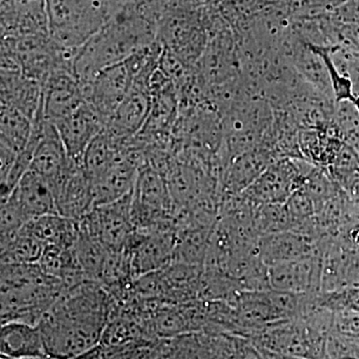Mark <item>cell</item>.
<instances>
[{
  "mask_svg": "<svg viewBox=\"0 0 359 359\" xmlns=\"http://www.w3.org/2000/svg\"><path fill=\"white\" fill-rule=\"evenodd\" d=\"M112 301L99 283L86 280L65 290L39 323L47 354L71 359L100 344Z\"/></svg>",
  "mask_w": 359,
  "mask_h": 359,
  "instance_id": "cell-1",
  "label": "cell"
},
{
  "mask_svg": "<svg viewBox=\"0 0 359 359\" xmlns=\"http://www.w3.org/2000/svg\"><path fill=\"white\" fill-rule=\"evenodd\" d=\"M157 32V20L145 11L137 6L123 8L77 49L73 59V73L82 85L88 83L101 71L155 43Z\"/></svg>",
  "mask_w": 359,
  "mask_h": 359,
  "instance_id": "cell-2",
  "label": "cell"
},
{
  "mask_svg": "<svg viewBox=\"0 0 359 359\" xmlns=\"http://www.w3.org/2000/svg\"><path fill=\"white\" fill-rule=\"evenodd\" d=\"M65 290L39 264H1V325L18 321L39 325Z\"/></svg>",
  "mask_w": 359,
  "mask_h": 359,
  "instance_id": "cell-3",
  "label": "cell"
},
{
  "mask_svg": "<svg viewBox=\"0 0 359 359\" xmlns=\"http://www.w3.org/2000/svg\"><path fill=\"white\" fill-rule=\"evenodd\" d=\"M51 39L77 50L109 22L115 14L109 0H46Z\"/></svg>",
  "mask_w": 359,
  "mask_h": 359,
  "instance_id": "cell-4",
  "label": "cell"
},
{
  "mask_svg": "<svg viewBox=\"0 0 359 359\" xmlns=\"http://www.w3.org/2000/svg\"><path fill=\"white\" fill-rule=\"evenodd\" d=\"M75 52L61 47L49 34L1 37V69L20 70L44 86L57 71L73 72Z\"/></svg>",
  "mask_w": 359,
  "mask_h": 359,
  "instance_id": "cell-5",
  "label": "cell"
},
{
  "mask_svg": "<svg viewBox=\"0 0 359 359\" xmlns=\"http://www.w3.org/2000/svg\"><path fill=\"white\" fill-rule=\"evenodd\" d=\"M255 344L266 349L304 359H327V334L325 327L306 321L287 320L259 330Z\"/></svg>",
  "mask_w": 359,
  "mask_h": 359,
  "instance_id": "cell-6",
  "label": "cell"
},
{
  "mask_svg": "<svg viewBox=\"0 0 359 359\" xmlns=\"http://www.w3.org/2000/svg\"><path fill=\"white\" fill-rule=\"evenodd\" d=\"M132 199L133 192L121 199L95 205L86 216L78 219L79 230L97 238L109 252L125 250L135 231Z\"/></svg>",
  "mask_w": 359,
  "mask_h": 359,
  "instance_id": "cell-7",
  "label": "cell"
},
{
  "mask_svg": "<svg viewBox=\"0 0 359 359\" xmlns=\"http://www.w3.org/2000/svg\"><path fill=\"white\" fill-rule=\"evenodd\" d=\"M145 152L131 138L128 147L99 178L92 181L95 205L107 204L133 192Z\"/></svg>",
  "mask_w": 359,
  "mask_h": 359,
  "instance_id": "cell-8",
  "label": "cell"
},
{
  "mask_svg": "<svg viewBox=\"0 0 359 359\" xmlns=\"http://www.w3.org/2000/svg\"><path fill=\"white\" fill-rule=\"evenodd\" d=\"M134 76L125 61L99 72L83 85L85 99L107 123L128 93Z\"/></svg>",
  "mask_w": 359,
  "mask_h": 359,
  "instance_id": "cell-9",
  "label": "cell"
},
{
  "mask_svg": "<svg viewBox=\"0 0 359 359\" xmlns=\"http://www.w3.org/2000/svg\"><path fill=\"white\" fill-rule=\"evenodd\" d=\"M61 216L80 219L95 207L93 185L80 163H71L51 187Z\"/></svg>",
  "mask_w": 359,
  "mask_h": 359,
  "instance_id": "cell-10",
  "label": "cell"
},
{
  "mask_svg": "<svg viewBox=\"0 0 359 359\" xmlns=\"http://www.w3.org/2000/svg\"><path fill=\"white\" fill-rule=\"evenodd\" d=\"M173 249L174 238L169 230L153 233L134 231L125 249L131 261L134 278L165 268L169 264Z\"/></svg>",
  "mask_w": 359,
  "mask_h": 359,
  "instance_id": "cell-11",
  "label": "cell"
},
{
  "mask_svg": "<svg viewBox=\"0 0 359 359\" xmlns=\"http://www.w3.org/2000/svg\"><path fill=\"white\" fill-rule=\"evenodd\" d=\"M54 125L71 159L82 164L87 148L105 128L106 122L89 103L85 102Z\"/></svg>",
  "mask_w": 359,
  "mask_h": 359,
  "instance_id": "cell-12",
  "label": "cell"
},
{
  "mask_svg": "<svg viewBox=\"0 0 359 359\" xmlns=\"http://www.w3.org/2000/svg\"><path fill=\"white\" fill-rule=\"evenodd\" d=\"M85 102L83 85L71 71H57L44 83L42 112L47 121L54 124Z\"/></svg>",
  "mask_w": 359,
  "mask_h": 359,
  "instance_id": "cell-13",
  "label": "cell"
},
{
  "mask_svg": "<svg viewBox=\"0 0 359 359\" xmlns=\"http://www.w3.org/2000/svg\"><path fill=\"white\" fill-rule=\"evenodd\" d=\"M1 37L49 34L46 0H1Z\"/></svg>",
  "mask_w": 359,
  "mask_h": 359,
  "instance_id": "cell-14",
  "label": "cell"
},
{
  "mask_svg": "<svg viewBox=\"0 0 359 359\" xmlns=\"http://www.w3.org/2000/svg\"><path fill=\"white\" fill-rule=\"evenodd\" d=\"M271 289L294 294L316 292L320 285V264L313 256L269 266Z\"/></svg>",
  "mask_w": 359,
  "mask_h": 359,
  "instance_id": "cell-15",
  "label": "cell"
},
{
  "mask_svg": "<svg viewBox=\"0 0 359 359\" xmlns=\"http://www.w3.org/2000/svg\"><path fill=\"white\" fill-rule=\"evenodd\" d=\"M151 108L150 87L133 82L124 100L106 123L105 127L120 138H133L145 126Z\"/></svg>",
  "mask_w": 359,
  "mask_h": 359,
  "instance_id": "cell-16",
  "label": "cell"
},
{
  "mask_svg": "<svg viewBox=\"0 0 359 359\" xmlns=\"http://www.w3.org/2000/svg\"><path fill=\"white\" fill-rule=\"evenodd\" d=\"M297 170L289 162L266 168L263 174L245 189L250 199L264 204L278 205L289 201L297 188Z\"/></svg>",
  "mask_w": 359,
  "mask_h": 359,
  "instance_id": "cell-17",
  "label": "cell"
},
{
  "mask_svg": "<svg viewBox=\"0 0 359 359\" xmlns=\"http://www.w3.org/2000/svg\"><path fill=\"white\" fill-rule=\"evenodd\" d=\"M6 200L18 205L29 221L45 215L58 214L50 185L32 169L26 172Z\"/></svg>",
  "mask_w": 359,
  "mask_h": 359,
  "instance_id": "cell-18",
  "label": "cell"
},
{
  "mask_svg": "<svg viewBox=\"0 0 359 359\" xmlns=\"http://www.w3.org/2000/svg\"><path fill=\"white\" fill-rule=\"evenodd\" d=\"M72 161L55 125L45 119L41 138L33 155L30 169L41 175L52 187L70 166Z\"/></svg>",
  "mask_w": 359,
  "mask_h": 359,
  "instance_id": "cell-19",
  "label": "cell"
},
{
  "mask_svg": "<svg viewBox=\"0 0 359 359\" xmlns=\"http://www.w3.org/2000/svg\"><path fill=\"white\" fill-rule=\"evenodd\" d=\"M1 358L30 359L48 355L39 325L11 321L1 325Z\"/></svg>",
  "mask_w": 359,
  "mask_h": 359,
  "instance_id": "cell-20",
  "label": "cell"
},
{
  "mask_svg": "<svg viewBox=\"0 0 359 359\" xmlns=\"http://www.w3.org/2000/svg\"><path fill=\"white\" fill-rule=\"evenodd\" d=\"M43 85L20 70H1V105L11 106L32 121L42 103Z\"/></svg>",
  "mask_w": 359,
  "mask_h": 359,
  "instance_id": "cell-21",
  "label": "cell"
},
{
  "mask_svg": "<svg viewBox=\"0 0 359 359\" xmlns=\"http://www.w3.org/2000/svg\"><path fill=\"white\" fill-rule=\"evenodd\" d=\"M44 247L70 249L74 247L79 236L78 219L66 218L59 214L45 215L33 219L23 226Z\"/></svg>",
  "mask_w": 359,
  "mask_h": 359,
  "instance_id": "cell-22",
  "label": "cell"
},
{
  "mask_svg": "<svg viewBox=\"0 0 359 359\" xmlns=\"http://www.w3.org/2000/svg\"><path fill=\"white\" fill-rule=\"evenodd\" d=\"M131 139L116 136L107 128H104L91 142L82 160V166L94 181L101 176L128 147Z\"/></svg>",
  "mask_w": 359,
  "mask_h": 359,
  "instance_id": "cell-23",
  "label": "cell"
},
{
  "mask_svg": "<svg viewBox=\"0 0 359 359\" xmlns=\"http://www.w3.org/2000/svg\"><path fill=\"white\" fill-rule=\"evenodd\" d=\"M261 261L269 266L311 256L309 245L299 236L278 233L266 236L259 243Z\"/></svg>",
  "mask_w": 359,
  "mask_h": 359,
  "instance_id": "cell-24",
  "label": "cell"
},
{
  "mask_svg": "<svg viewBox=\"0 0 359 359\" xmlns=\"http://www.w3.org/2000/svg\"><path fill=\"white\" fill-rule=\"evenodd\" d=\"M33 121L20 110L1 105L0 112V143L20 154L32 138Z\"/></svg>",
  "mask_w": 359,
  "mask_h": 359,
  "instance_id": "cell-25",
  "label": "cell"
},
{
  "mask_svg": "<svg viewBox=\"0 0 359 359\" xmlns=\"http://www.w3.org/2000/svg\"><path fill=\"white\" fill-rule=\"evenodd\" d=\"M45 247L32 233L22 230L1 240V264H37Z\"/></svg>",
  "mask_w": 359,
  "mask_h": 359,
  "instance_id": "cell-26",
  "label": "cell"
},
{
  "mask_svg": "<svg viewBox=\"0 0 359 359\" xmlns=\"http://www.w3.org/2000/svg\"><path fill=\"white\" fill-rule=\"evenodd\" d=\"M73 250L87 280L99 283L103 264L109 250L97 238L80 230Z\"/></svg>",
  "mask_w": 359,
  "mask_h": 359,
  "instance_id": "cell-27",
  "label": "cell"
},
{
  "mask_svg": "<svg viewBox=\"0 0 359 359\" xmlns=\"http://www.w3.org/2000/svg\"><path fill=\"white\" fill-rule=\"evenodd\" d=\"M209 344L217 359H264L254 342L238 335H212Z\"/></svg>",
  "mask_w": 359,
  "mask_h": 359,
  "instance_id": "cell-28",
  "label": "cell"
},
{
  "mask_svg": "<svg viewBox=\"0 0 359 359\" xmlns=\"http://www.w3.org/2000/svg\"><path fill=\"white\" fill-rule=\"evenodd\" d=\"M266 169V159L262 156H245L238 159L229 172V185L235 191L247 189Z\"/></svg>",
  "mask_w": 359,
  "mask_h": 359,
  "instance_id": "cell-29",
  "label": "cell"
},
{
  "mask_svg": "<svg viewBox=\"0 0 359 359\" xmlns=\"http://www.w3.org/2000/svg\"><path fill=\"white\" fill-rule=\"evenodd\" d=\"M311 48L313 49L314 53L320 56L323 65L327 68L337 102H340V101H351V102H353L355 95H354L353 81L348 77L340 74L332 56H330V49L318 46H311Z\"/></svg>",
  "mask_w": 359,
  "mask_h": 359,
  "instance_id": "cell-30",
  "label": "cell"
},
{
  "mask_svg": "<svg viewBox=\"0 0 359 359\" xmlns=\"http://www.w3.org/2000/svg\"><path fill=\"white\" fill-rule=\"evenodd\" d=\"M320 306L330 311H354L359 313V287H347L327 294L321 295Z\"/></svg>",
  "mask_w": 359,
  "mask_h": 359,
  "instance_id": "cell-31",
  "label": "cell"
},
{
  "mask_svg": "<svg viewBox=\"0 0 359 359\" xmlns=\"http://www.w3.org/2000/svg\"><path fill=\"white\" fill-rule=\"evenodd\" d=\"M335 313L334 325L337 334L359 337V313L339 311Z\"/></svg>",
  "mask_w": 359,
  "mask_h": 359,
  "instance_id": "cell-32",
  "label": "cell"
},
{
  "mask_svg": "<svg viewBox=\"0 0 359 359\" xmlns=\"http://www.w3.org/2000/svg\"><path fill=\"white\" fill-rule=\"evenodd\" d=\"M18 154L13 152L11 148L7 147L4 144L0 143V162H1V168H0V183L6 179L7 175L11 172L14 162H15Z\"/></svg>",
  "mask_w": 359,
  "mask_h": 359,
  "instance_id": "cell-33",
  "label": "cell"
},
{
  "mask_svg": "<svg viewBox=\"0 0 359 359\" xmlns=\"http://www.w3.org/2000/svg\"><path fill=\"white\" fill-rule=\"evenodd\" d=\"M104 355H105V349L99 344L98 346L92 347L89 351L71 359H104Z\"/></svg>",
  "mask_w": 359,
  "mask_h": 359,
  "instance_id": "cell-34",
  "label": "cell"
},
{
  "mask_svg": "<svg viewBox=\"0 0 359 359\" xmlns=\"http://www.w3.org/2000/svg\"><path fill=\"white\" fill-rule=\"evenodd\" d=\"M111 6L114 8L115 13L126 7L136 6L147 0H109Z\"/></svg>",
  "mask_w": 359,
  "mask_h": 359,
  "instance_id": "cell-35",
  "label": "cell"
},
{
  "mask_svg": "<svg viewBox=\"0 0 359 359\" xmlns=\"http://www.w3.org/2000/svg\"><path fill=\"white\" fill-rule=\"evenodd\" d=\"M264 359H304L301 358H295V356L285 355V354L273 353V351H266V349L259 348Z\"/></svg>",
  "mask_w": 359,
  "mask_h": 359,
  "instance_id": "cell-36",
  "label": "cell"
},
{
  "mask_svg": "<svg viewBox=\"0 0 359 359\" xmlns=\"http://www.w3.org/2000/svg\"><path fill=\"white\" fill-rule=\"evenodd\" d=\"M353 105L355 106L356 109H358L359 112V95L355 96V98H354L353 100Z\"/></svg>",
  "mask_w": 359,
  "mask_h": 359,
  "instance_id": "cell-37",
  "label": "cell"
},
{
  "mask_svg": "<svg viewBox=\"0 0 359 359\" xmlns=\"http://www.w3.org/2000/svg\"><path fill=\"white\" fill-rule=\"evenodd\" d=\"M30 359H57V358H51V356L47 355V356H44V358H30Z\"/></svg>",
  "mask_w": 359,
  "mask_h": 359,
  "instance_id": "cell-38",
  "label": "cell"
},
{
  "mask_svg": "<svg viewBox=\"0 0 359 359\" xmlns=\"http://www.w3.org/2000/svg\"><path fill=\"white\" fill-rule=\"evenodd\" d=\"M1 359H8V358H1Z\"/></svg>",
  "mask_w": 359,
  "mask_h": 359,
  "instance_id": "cell-39",
  "label": "cell"
}]
</instances>
